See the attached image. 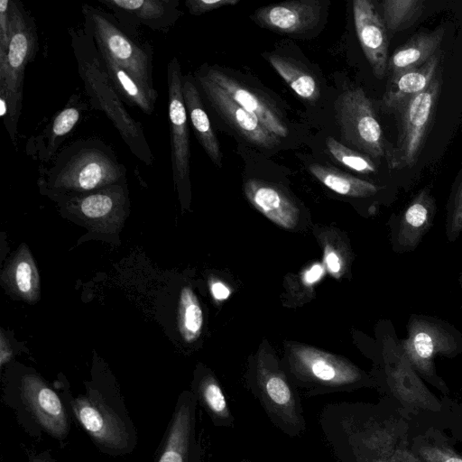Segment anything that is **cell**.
<instances>
[{"instance_id": "obj_1", "label": "cell", "mask_w": 462, "mask_h": 462, "mask_svg": "<svg viewBox=\"0 0 462 462\" xmlns=\"http://www.w3.org/2000/svg\"><path fill=\"white\" fill-rule=\"evenodd\" d=\"M319 424L337 462H419L411 450L412 424L385 397L328 403Z\"/></svg>"}, {"instance_id": "obj_2", "label": "cell", "mask_w": 462, "mask_h": 462, "mask_svg": "<svg viewBox=\"0 0 462 462\" xmlns=\"http://www.w3.org/2000/svg\"><path fill=\"white\" fill-rule=\"evenodd\" d=\"M69 32L78 72L91 106L105 114L138 160L152 166L154 156L143 127L125 107L103 65L90 30L83 25L82 28H69Z\"/></svg>"}, {"instance_id": "obj_3", "label": "cell", "mask_w": 462, "mask_h": 462, "mask_svg": "<svg viewBox=\"0 0 462 462\" xmlns=\"http://www.w3.org/2000/svg\"><path fill=\"white\" fill-rule=\"evenodd\" d=\"M39 182L53 192L88 193L125 182L126 168L115 151L97 137L78 139L39 168Z\"/></svg>"}, {"instance_id": "obj_4", "label": "cell", "mask_w": 462, "mask_h": 462, "mask_svg": "<svg viewBox=\"0 0 462 462\" xmlns=\"http://www.w3.org/2000/svg\"><path fill=\"white\" fill-rule=\"evenodd\" d=\"M70 415L97 448L113 457L131 454L138 437L125 402L113 388L88 385L85 393L62 396Z\"/></svg>"}, {"instance_id": "obj_5", "label": "cell", "mask_w": 462, "mask_h": 462, "mask_svg": "<svg viewBox=\"0 0 462 462\" xmlns=\"http://www.w3.org/2000/svg\"><path fill=\"white\" fill-rule=\"evenodd\" d=\"M383 397L390 400L412 424L415 431L437 427L443 429L450 410L448 397L440 401L423 383L411 366L401 346L391 349L384 358Z\"/></svg>"}, {"instance_id": "obj_6", "label": "cell", "mask_w": 462, "mask_h": 462, "mask_svg": "<svg viewBox=\"0 0 462 462\" xmlns=\"http://www.w3.org/2000/svg\"><path fill=\"white\" fill-rule=\"evenodd\" d=\"M3 402L31 437L49 436L64 441L70 430V413L62 396L35 375H26L4 390Z\"/></svg>"}, {"instance_id": "obj_7", "label": "cell", "mask_w": 462, "mask_h": 462, "mask_svg": "<svg viewBox=\"0 0 462 462\" xmlns=\"http://www.w3.org/2000/svg\"><path fill=\"white\" fill-rule=\"evenodd\" d=\"M10 14L11 40L6 58L0 62V100L7 104L8 117L4 124L16 145L24 72L26 66L36 57L38 34L33 17L20 1H10Z\"/></svg>"}, {"instance_id": "obj_8", "label": "cell", "mask_w": 462, "mask_h": 462, "mask_svg": "<svg viewBox=\"0 0 462 462\" xmlns=\"http://www.w3.org/2000/svg\"><path fill=\"white\" fill-rule=\"evenodd\" d=\"M84 25L93 34L98 49L106 52L122 69L153 95V54L148 43L127 33L111 14L89 4L81 5Z\"/></svg>"}, {"instance_id": "obj_9", "label": "cell", "mask_w": 462, "mask_h": 462, "mask_svg": "<svg viewBox=\"0 0 462 462\" xmlns=\"http://www.w3.org/2000/svg\"><path fill=\"white\" fill-rule=\"evenodd\" d=\"M441 87L439 69L426 90L408 98L394 110L398 116L397 141L385 150L390 169L411 168L417 162L433 125Z\"/></svg>"}, {"instance_id": "obj_10", "label": "cell", "mask_w": 462, "mask_h": 462, "mask_svg": "<svg viewBox=\"0 0 462 462\" xmlns=\"http://www.w3.org/2000/svg\"><path fill=\"white\" fill-rule=\"evenodd\" d=\"M289 363L296 381L312 394L351 391L373 383L348 360L311 346H291Z\"/></svg>"}, {"instance_id": "obj_11", "label": "cell", "mask_w": 462, "mask_h": 462, "mask_svg": "<svg viewBox=\"0 0 462 462\" xmlns=\"http://www.w3.org/2000/svg\"><path fill=\"white\" fill-rule=\"evenodd\" d=\"M408 337L401 341V348L419 375L448 397L449 389L438 374L435 357H452L462 350L461 339L439 320L412 316L408 323Z\"/></svg>"}, {"instance_id": "obj_12", "label": "cell", "mask_w": 462, "mask_h": 462, "mask_svg": "<svg viewBox=\"0 0 462 462\" xmlns=\"http://www.w3.org/2000/svg\"><path fill=\"white\" fill-rule=\"evenodd\" d=\"M253 392L272 423L289 437L306 430L299 394L283 372L259 362Z\"/></svg>"}, {"instance_id": "obj_13", "label": "cell", "mask_w": 462, "mask_h": 462, "mask_svg": "<svg viewBox=\"0 0 462 462\" xmlns=\"http://www.w3.org/2000/svg\"><path fill=\"white\" fill-rule=\"evenodd\" d=\"M341 137L373 159L385 155L383 131L371 100L360 88L343 92L335 102Z\"/></svg>"}, {"instance_id": "obj_14", "label": "cell", "mask_w": 462, "mask_h": 462, "mask_svg": "<svg viewBox=\"0 0 462 462\" xmlns=\"http://www.w3.org/2000/svg\"><path fill=\"white\" fill-rule=\"evenodd\" d=\"M182 73L179 60L167 64L168 117L173 180L182 191L189 185L190 143L188 115L182 94Z\"/></svg>"}, {"instance_id": "obj_15", "label": "cell", "mask_w": 462, "mask_h": 462, "mask_svg": "<svg viewBox=\"0 0 462 462\" xmlns=\"http://www.w3.org/2000/svg\"><path fill=\"white\" fill-rule=\"evenodd\" d=\"M198 405L191 392L179 396L154 462H203L197 431Z\"/></svg>"}, {"instance_id": "obj_16", "label": "cell", "mask_w": 462, "mask_h": 462, "mask_svg": "<svg viewBox=\"0 0 462 462\" xmlns=\"http://www.w3.org/2000/svg\"><path fill=\"white\" fill-rule=\"evenodd\" d=\"M194 79L209 105L248 143L265 149H273L281 143L280 137L267 130L254 115L239 106L201 69L195 73Z\"/></svg>"}, {"instance_id": "obj_17", "label": "cell", "mask_w": 462, "mask_h": 462, "mask_svg": "<svg viewBox=\"0 0 462 462\" xmlns=\"http://www.w3.org/2000/svg\"><path fill=\"white\" fill-rule=\"evenodd\" d=\"M112 12L119 25L132 37L144 25L166 32L181 15L179 0H97Z\"/></svg>"}, {"instance_id": "obj_18", "label": "cell", "mask_w": 462, "mask_h": 462, "mask_svg": "<svg viewBox=\"0 0 462 462\" xmlns=\"http://www.w3.org/2000/svg\"><path fill=\"white\" fill-rule=\"evenodd\" d=\"M88 108V103L80 95L72 94L65 106L54 115L42 131L28 139L26 154L42 163L52 162L60 145L81 121Z\"/></svg>"}, {"instance_id": "obj_19", "label": "cell", "mask_w": 462, "mask_h": 462, "mask_svg": "<svg viewBox=\"0 0 462 462\" xmlns=\"http://www.w3.org/2000/svg\"><path fill=\"white\" fill-rule=\"evenodd\" d=\"M356 32L374 75L383 79L388 66V32L382 15L370 0L353 1Z\"/></svg>"}, {"instance_id": "obj_20", "label": "cell", "mask_w": 462, "mask_h": 462, "mask_svg": "<svg viewBox=\"0 0 462 462\" xmlns=\"http://www.w3.org/2000/svg\"><path fill=\"white\" fill-rule=\"evenodd\" d=\"M200 69L239 106L254 115L267 130L280 138L288 135L289 129L282 114L265 96L221 69L213 67H202Z\"/></svg>"}, {"instance_id": "obj_21", "label": "cell", "mask_w": 462, "mask_h": 462, "mask_svg": "<svg viewBox=\"0 0 462 462\" xmlns=\"http://www.w3.org/2000/svg\"><path fill=\"white\" fill-rule=\"evenodd\" d=\"M321 2L293 0L263 6L253 18L260 26L282 33H302L319 22Z\"/></svg>"}, {"instance_id": "obj_22", "label": "cell", "mask_w": 462, "mask_h": 462, "mask_svg": "<svg viewBox=\"0 0 462 462\" xmlns=\"http://www.w3.org/2000/svg\"><path fill=\"white\" fill-rule=\"evenodd\" d=\"M245 194L249 202L277 226L292 229L299 220V208L277 186L256 179L245 182Z\"/></svg>"}, {"instance_id": "obj_23", "label": "cell", "mask_w": 462, "mask_h": 462, "mask_svg": "<svg viewBox=\"0 0 462 462\" xmlns=\"http://www.w3.org/2000/svg\"><path fill=\"white\" fill-rule=\"evenodd\" d=\"M436 203L430 189H421L401 216L397 244L401 252L414 250L432 225Z\"/></svg>"}, {"instance_id": "obj_24", "label": "cell", "mask_w": 462, "mask_h": 462, "mask_svg": "<svg viewBox=\"0 0 462 462\" xmlns=\"http://www.w3.org/2000/svg\"><path fill=\"white\" fill-rule=\"evenodd\" d=\"M182 94L194 134L210 160L222 166V152L208 116L204 108L201 94L191 74L182 77Z\"/></svg>"}, {"instance_id": "obj_25", "label": "cell", "mask_w": 462, "mask_h": 462, "mask_svg": "<svg viewBox=\"0 0 462 462\" xmlns=\"http://www.w3.org/2000/svg\"><path fill=\"white\" fill-rule=\"evenodd\" d=\"M444 32V28L439 26L431 32H418L398 47L388 60L389 78L419 68L438 54Z\"/></svg>"}, {"instance_id": "obj_26", "label": "cell", "mask_w": 462, "mask_h": 462, "mask_svg": "<svg viewBox=\"0 0 462 462\" xmlns=\"http://www.w3.org/2000/svg\"><path fill=\"white\" fill-rule=\"evenodd\" d=\"M440 60L438 53L424 65L389 78L383 98L384 107L394 112L402 102L426 90L440 69Z\"/></svg>"}, {"instance_id": "obj_27", "label": "cell", "mask_w": 462, "mask_h": 462, "mask_svg": "<svg viewBox=\"0 0 462 462\" xmlns=\"http://www.w3.org/2000/svg\"><path fill=\"white\" fill-rule=\"evenodd\" d=\"M103 65L118 95L130 106L139 108L151 116L155 107L158 95H153L122 69L106 52L98 49Z\"/></svg>"}, {"instance_id": "obj_28", "label": "cell", "mask_w": 462, "mask_h": 462, "mask_svg": "<svg viewBox=\"0 0 462 462\" xmlns=\"http://www.w3.org/2000/svg\"><path fill=\"white\" fill-rule=\"evenodd\" d=\"M411 450L419 462H462V454L452 446L442 430L437 427L414 431Z\"/></svg>"}, {"instance_id": "obj_29", "label": "cell", "mask_w": 462, "mask_h": 462, "mask_svg": "<svg viewBox=\"0 0 462 462\" xmlns=\"http://www.w3.org/2000/svg\"><path fill=\"white\" fill-rule=\"evenodd\" d=\"M199 405H200L210 417L212 422L219 427H233L234 416L223 390L211 374L202 376L193 392Z\"/></svg>"}, {"instance_id": "obj_30", "label": "cell", "mask_w": 462, "mask_h": 462, "mask_svg": "<svg viewBox=\"0 0 462 462\" xmlns=\"http://www.w3.org/2000/svg\"><path fill=\"white\" fill-rule=\"evenodd\" d=\"M309 171L322 184L340 195L365 198L374 195L379 189L377 186L371 182L329 166L314 163L309 166Z\"/></svg>"}, {"instance_id": "obj_31", "label": "cell", "mask_w": 462, "mask_h": 462, "mask_svg": "<svg viewBox=\"0 0 462 462\" xmlns=\"http://www.w3.org/2000/svg\"><path fill=\"white\" fill-rule=\"evenodd\" d=\"M267 60L299 97L311 102L319 98L317 81L302 66L293 60L277 54L269 55Z\"/></svg>"}, {"instance_id": "obj_32", "label": "cell", "mask_w": 462, "mask_h": 462, "mask_svg": "<svg viewBox=\"0 0 462 462\" xmlns=\"http://www.w3.org/2000/svg\"><path fill=\"white\" fill-rule=\"evenodd\" d=\"M382 17L388 33L411 27L424 10L423 0H385L381 2Z\"/></svg>"}, {"instance_id": "obj_33", "label": "cell", "mask_w": 462, "mask_h": 462, "mask_svg": "<svg viewBox=\"0 0 462 462\" xmlns=\"http://www.w3.org/2000/svg\"><path fill=\"white\" fill-rule=\"evenodd\" d=\"M180 328L186 341H193L201 331L203 313L192 290L184 287L180 297Z\"/></svg>"}, {"instance_id": "obj_34", "label": "cell", "mask_w": 462, "mask_h": 462, "mask_svg": "<svg viewBox=\"0 0 462 462\" xmlns=\"http://www.w3.org/2000/svg\"><path fill=\"white\" fill-rule=\"evenodd\" d=\"M326 145L332 157L347 168L360 173L376 171V166L368 155L346 147L333 137L327 138Z\"/></svg>"}, {"instance_id": "obj_35", "label": "cell", "mask_w": 462, "mask_h": 462, "mask_svg": "<svg viewBox=\"0 0 462 462\" xmlns=\"http://www.w3.org/2000/svg\"><path fill=\"white\" fill-rule=\"evenodd\" d=\"M10 1H0V62L6 58L11 40Z\"/></svg>"}, {"instance_id": "obj_36", "label": "cell", "mask_w": 462, "mask_h": 462, "mask_svg": "<svg viewBox=\"0 0 462 462\" xmlns=\"http://www.w3.org/2000/svg\"><path fill=\"white\" fill-rule=\"evenodd\" d=\"M239 0H186L185 5L192 15H202L227 5H236Z\"/></svg>"}, {"instance_id": "obj_37", "label": "cell", "mask_w": 462, "mask_h": 462, "mask_svg": "<svg viewBox=\"0 0 462 462\" xmlns=\"http://www.w3.org/2000/svg\"><path fill=\"white\" fill-rule=\"evenodd\" d=\"M462 232V179L456 194L452 212L449 218L448 236L454 240Z\"/></svg>"}, {"instance_id": "obj_38", "label": "cell", "mask_w": 462, "mask_h": 462, "mask_svg": "<svg viewBox=\"0 0 462 462\" xmlns=\"http://www.w3.org/2000/svg\"><path fill=\"white\" fill-rule=\"evenodd\" d=\"M444 428L450 430L457 439H462V402L459 403L451 402L450 410L446 418Z\"/></svg>"}, {"instance_id": "obj_39", "label": "cell", "mask_w": 462, "mask_h": 462, "mask_svg": "<svg viewBox=\"0 0 462 462\" xmlns=\"http://www.w3.org/2000/svg\"><path fill=\"white\" fill-rule=\"evenodd\" d=\"M324 265L327 271L336 278L343 273L344 262L337 250L328 244L324 248Z\"/></svg>"}, {"instance_id": "obj_40", "label": "cell", "mask_w": 462, "mask_h": 462, "mask_svg": "<svg viewBox=\"0 0 462 462\" xmlns=\"http://www.w3.org/2000/svg\"><path fill=\"white\" fill-rule=\"evenodd\" d=\"M15 282L20 291L29 292L32 288V268L27 262L18 263L15 270Z\"/></svg>"}, {"instance_id": "obj_41", "label": "cell", "mask_w": 462, "mask_h": 462, "mask_svg": "<svg viewBox=\"0 0 462 462\" xmlns=\"http://www.w3.org/2000/svg\"><path fill=\"white\" fill-rule=\"evenodd\" d=\"M324 274V266L319 263L312 264L302 274L305 285H312L319 282Z\"/></svg>"}, {"instance_id": "obj_42", "label": "cell", "mask_w": 462, "mask_h": 462, "mask_svg": "<svg viewBox=\"0 0 462 462\" xmlns=\"http://www.w3.org/2000/svg\"><path fill=\"white\" fill-rule=\"evenodd\" d=\"M210 291L212 296L217 300H224L230 295V290L221 282H214L210 285Z\"/></svg>"}, {"instance_id": "obj_43", "label": "cell", "mask_w": 462, "mask_h": 462, "mask_svg": "<svg viewBox=\"0 0 462 462\" xmlns=\"http://www.w3.org/2000/svg\"><path fill=\"white\" fill-rule=\"evenodd\" d=\"M27 457L29 462H57L49 450L39 452L30 450L27 452Z\"/></svg>"}, {"instance_id": "obj_44", "label": "cell", "mask_w": 462, "mask_h": 462, "mask_svg": "<svg viewBox=\"0 0 462 462\" xmlns=\"http://www.w3.org/2000/svg\"><path fill=\"white\" fill-rule=\"evenodd\" d=\"M243 462H251V461H243Z\"/></svg>"}]
</instances>
